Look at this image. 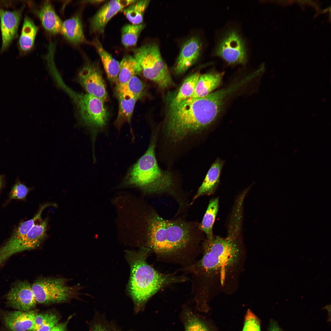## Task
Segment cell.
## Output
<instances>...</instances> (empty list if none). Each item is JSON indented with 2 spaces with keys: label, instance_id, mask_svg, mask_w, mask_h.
Returning <instances> with one entry per match:
<instances>
[{
  "label": "cell",
  "instance_id": "d4e9b609",
  "mask_svg": "<svg viewBox=\"0 0 331 331\" xmlns=\"http://www.w3.org/2000/svg\"><path fill=\"white\" fill-rule=\"evenodd\" d=\"M200 75L199 72H196L185 80L177 93L171 101L169 108L176 107L192 96Z\"/></svg>",
  "mask_w": 331,
  "mask_h": 331
},
{
  "label": "cell",
  "instance_id": "2e32d148",
  "mask_svg": "<svg viewBox=\"0 0 331 331\" xmlns=\"http://www.w3.org/2000/svg\"><path fill=\"white\" fill-rule=\"evenodd\" d=\"M37 314L35 310L28 311L19 310L9 312L3 317L4 324L10 331H27L33 326Z\"/></svg>",
  "mask_w": 331,
  "mask_h": 331
},
{
  "label": "cell",
  "instance_id": "30bf717a",
  "mask_svg": "<svg viewBox=\"0 0 331 331\" xmlns=\"http://www.w3.org/2000/svg\"><path fill=\"white\" fill-rule=\"evenodd\" d=\"M78 81L86 93L105 102L108 99L106 86L99 66L96 63L86 60L79 70Z\"/></svg>",
  "mask_w": 331,
  "mask_h": 331
},
{
  "label": "cell",
  "instance_id": "83f0119b",
  "mask_svg": "<svg viewBox=\"0 0 331 331\" xmlns=\"http://www.w3.org/2000/svg\"><path fill=\"white\" fill-rule=\"evenodd\" d=\"M145 25L127 24L121 30V42L126 48L135 46Z\"/></svg>",
  "mask_w": 331,
  "mask_h": 331
},
{
  "label": "cell",
  "instance_id": "7c38bea8",
  "mask_svg": "<svg viewBox=\"0 0 331 331\" xmlns=\"http://www.w3.org/2000/svg\"><path fill=\"white\" fill-rule=\"evenodd\" d=\"M136 1L111 0L105 3L90 20L91 32L103 33L107 24L114 16Z\"/></svg>",
  "mask_w": 331,
  "mask_h": 331
},
{
  "label": "cell",
  "instance_id": "1f68e13d",
  "mask_svg": "<svg viewBox=\"0 0 331 331\" xmlns=\"http://www.w3.org/2000/svg\"><path fill=\"white\" fill-rule=\"evenodd\" d=\"M32 189L27 187L18 180L13 186L10 195V199L24 200Z\"/></svg>",
  "mask_w": 331,
  "mask_h": 331
},
{
  "label": "cell",
  "instance_id": "ba28073f",
  "mask_svg": "<svg viewBox=\"0 0 331 331\" xmlns=\"http://www.w3.org/2000/svg\"><path fill=\"white\" fill-rule=\"evenodd\" d=\"M63 278H40L31 286L37 302L48 304L66 302L75 297L78 291L75 287L68 286Z\"/></svg>",
  "mask_w": 331,
  "mask_h": 331
},
{
  "label": "cell",
  "instance_id": "5bb4252c",
  "mask_svg": "<svg viewBox=\"0 0 331 331\" xmlns=\"http://www.w3.org/2000/svg\"><path fill=\"white\" fill-rule=\"evenodd\" d=\"M202 46L201 40L196 36L189 38L183 43L173 69L176 74L184 73L197 61L201 55Z\"/></svg>",
  "mask_w": 331,
  "mask_h": 331
},
{
  "label": "cell",
  "instance_id": "d6986e66",
  "mask_svg": "<svg viewBox=\"0 0 331 331\" xmlns=\"http://www.w3.org/2000/svg\"><path fill=\"white\" fill-rule=\"evenodd\" d=\"M224 162L218 158L212 164L201 186L194 197L192 202L198 197L205 195L213 193L219 182L221 170Z\"/></svg>",
  "mask_w": 331,
  "mask_h": 331
},
{
  "label": "cell",
  "instance_id": "d6a6232c",
  "mask_svg": "<svg viewBox=\"0 0 331 331\" xmlns=\"http://www.w3.org/2000/svg\"><path fill=\"white\" fill-rule=\"evenodd\" d=\"M242 331H261L259 321L250 310H248L245 315Z\"/></svg>",
  "mask_w": 331,
  "mask_h": 331
},
{
  "label": "cell",
  "instance_id": "e0dca14e",
  "mask_svg": "<svg viewBox=\"0 0 331 331\" xmlns=\"http://www.w3.org/2000/svg\"><path fill=\"white\" fill-rule=\"evenodd\" d=\"M223 74V72L214 71L200 74L193 94L188 99L200 98L210 94L221 85Z\"/></svg>",
  "mask_w": 331,
  "mask_h": 331
},
{
  "label": "cell",
  "instance_id": "5b68a950",
  "mask_svg": "<svg viewBox=\"0 0 331 331\" xmlns=\"http://www.w3.org/2000/svg\"><path fill=\"white\" fill-rule=\"evenodd\" d=\"M155 137L153 136L145 153L128 170L121 185L138 188L148 193L162 192L173 185L172 174L162 170L155 154Z\"/></svg>",
  "mask_w": 331,
  "mask_h": 331
},
{
  "label": "cell",
  "instance_id": "8fae6325",
  "mask_svg": "<svg viewBox=\"0 0 331 331\" xmlns=\"http://www.w3.org/2000/svg\"><path fill=\"white\" fill-rule=\"evenodd\" d=\"M48 219H41L35 224L24 237L5 244V253L10 257L17 253L34 249L38 247L46 237Z\"/></svg>",
  "mask_w": 331,
  "mask_h": 331
},
{
  "label": "cell",
  "instance_id": "f35d334b",
  "mask_svg": "<svg viewBox=\"0 0 331 331\" xmlns=\"http://www.w3.org/2000/svg\"><path fill=\"white\" fill-rule=\"evenodd\" d=\"M3 183V177L2 176L0 175V191L2 187Z\"/></svg>",
  "mask_w": 331,
  "mask_h": 331
},
{
  "label": "cell",
  "instance_id": "ab89813d",
  "mask_svg": "<svg viewBox=\"0 0 331 331\" xmlns=\"http://www.w3.org/2000/svg\"><path fill=\"white\" fill-rule=\"evenodd\" d=\"M89 2V3H101L102 2L104 1V0H92V1H88Z\"/></svg>",
  "mask_w": 331,
  "mask_h": 331
},
{
  "label": "cell",
  "instance_id": "9c48e42d",
  "mask_svg": "<svg viewBox=\"0 0 331 331\" xmlns=\"http://www.w3.org/2000/svg\"><path fill=\"white\" fill-rule=\"evenodd\" d=\"M215 54L230 64H243L247 60L245 42L235 30H229L224 35L216 48Z\"/></svg>",
  "mask_w": 331,
  "mask_h": 331
},
{
  "label": "cell",
  "instance_id": "f546056e",
  "mask_svg": "<svg viewBox=\"0 0 331 331\" xmlns=\"http://www.w3.org/2000/svg\"><path fill=\"white\" fill-rule=\"evenodd\" d=\"M116 91L117 95L128 94L133 96L139 99L144 93L145 86L141 80L135 75L125 85L116 89Z\"/></svg>",
  "mask_w": 331,
  "mask_h": 331
},
{
  "label": "cell",
  "instance_id": "3957f363",
  "mask_svg": "<svg viewBox=\"0 0 331 331\" xmlns=\"http://www.w3.org/2000/svg\"><path fill=\"white\" fill-rule=\"evenodd\" d=\"M235 90L232 85L169 108L164 124L165 135L177 142L206 129L215 121L228 96Z\"/></svg>",
  "mask_w": 331,
  "mask_h": 331
},
{
  "label": "cell",
  "instance_id": "4316f807",
  "mask_svg": "<svg viewBox=\"0 0 331 331\" xmlns=\"http://www.w3.org/2000/svg\"><path fill=\"white\" fill-rule=\"evenodd\" d=\"M150 2L149 0H136L124 9L121 11L132 24H141L143 21L145 11Z\"/></svg>",
  "mask_w": 331,
  "mask_h": 331
},
{
  "label": "cell",
  "instance_id": "74e56055",
  "mask_svg": "<svg viewBox=\"0 0 331 331\" xmlns=\"http://www.w3.org/2000/svg\"><path fill=\"white\" fill-rule=\"evenodd\" d=\"M269 331H282L277 324L272 322L271 324Z\"/></svg>",
  "mask_w": 331,
  "mask_h": 331
},
{
  "label": "cell",
  "instance_id": "ac0fdd59",
  "mask_svg": "<svg viewBox=\"0 0 331 331\" xmlns=\"http://www.w3.org/2000/svg\"><path fill=\"white\" fill-rule=\"evenodd\" d=\"M35 12L48 32L53 35L61 32L62 23L49 1H45L40 10Z\"/></svg>",
  "mask_w": 331,
  "mask_h": 331
},
{
  "label": "cell",
  "instance_id": "4dcf8cb0",
  "mask_svg": "<svg viewBox=\"0 0 331 331\" xmlns=\"http://www.w3.org/2000/svg\"><path fill=\"white\" fill-rule=\"evenodd\" d=\"M185 314V331H209L207 327L196 315L189 311Z\"/></svg>",
  "mask_w": 331,
  "mask_h": 331
},
{
  "label": "cell",
  "instance_id": "7a4b0ae2",
  "mask_svg": "<svg viewBox=\"0 0 331 331\" xmlns=\"http://www.w3.org/2000/svg\"><path fill=\"white\" fill-rule=\"evenodd\" d=\"M147 232L148 247L159 261L188 266L202 253L199 241L191 233L186 223L165 220L153 214L148 220Z\"/></svg>",
  "mask_w": 331,
  "mask_h": 331
},
{
  "label": "cell",
  "instance_id": "8d00e7d4",
  "mask_svg": "<svg viewBox=\"0 0 331 331\" xmlns=\"http://www.w3.org/2000/svg\"><path fill=\"white\" fill-rule=\"evenodd\" d=\"M14 2L12 1L0 0V9H2V8L10 7Z\"/></svg>",
  "mask_w": 331,
  "mask_h": 331
},
{
  "label": "cell",
  "instance_id": "44dd1931",
  "mask_svg": "<svg viewBox=\"0 0 331 331\" xmlns=\"http://www.w3.org/2000/svg\"><path fill=\"white\" fill-rule=\"evenodd\" d=\"M61 32L68 41L75 45L86 42L83 25L79 15L74 16L62 23Z\"/></svg>",
  "mask_w": 331,
  "mask_h": 331
},
{
  "label": "cell",
  "instance_id": "484cf974",
  "mask_svg": "<svg viewBox=\"0 0 331 331\" xmlns=\"http://www.w3.org/2000/svg\"><path fill=\"white\" fill-rule=\"evenodd\" d=\"M218 209V198L212 199L209 202L202 221L199 225V229L205 233L207 239H211L214 236L212 229Z\"/></svg>",
  "mask_w": 331,
  "mask_h": 331
},
{
  "label": "cell",
  "instance_id": "277c9868",
  "mask_svg": "<svg viewBox=\"0 0 331 331\" xmlns=\"http://www.w3.org/2000/svg\"><path fill=\"white\" fill-rule=\"evenodd\" d=\"M151 253L150 249L146 247L137 251L127 252L131 268L129 291L137 311L161 289L189 280L186 275H179L177 271L165 274L155 269L146 261Z\"/></svg>",
  "mask_w": 331,
  "mask_h": 331
},
{
  "label": "cell",
  "instance_id": "9a60e30c",
  "mask_svg": "<svg viewBox=\"0 0 331 331\" xmlns=\"http://www.w3.org/2000/svg\"><path fill=\"white\" fill-rule=\"evenodd\" d=\"M7 299L11 306L22 311L31 310L37 303L31 286L26 281L18 282L12 287L7 295Z\"/></svg>",
  "mask_w": 331,
  "mask_h": 331
},
{
  "label": "cell",
  "instance_id": "ffe728a7",
  "mask_svg": "<svg viewBox=\"0 0 331 331\" xmlns=\"http://www.w3.org/2000/svg\"><path fill=\"white\" fill-rule=\"evenodd\" d=\"M38 30L32 20L26 16L17 43L20 56L27 54L32 49Z\"/></svg>",
  "mask_w": 331,
  "mask_h": 331
},
{
  "label": "cell",
  "instance_id": "836d02e7",
  "mask_svg": "<svg viewBox=\"0 0 331 331\" xmlns=\"http://www.w3.org/2000/svg\"><path fill=\"white\" fill-rule=\"evenodd\" d=\"M58 319L56 316L44 324L34 331L29 330L27 331H48L58 323Z\"/></svg>",
  "mask_w": 331,
  "mask_h": 331
},
{
  "label": "cell",
  "instance_id": "cb8c5ba5",
  "mask_svg": "<svg viewBox=\"0 0 331 331\" xmlns=\"http://www.w3.org/2000/svg\"><path fill=\"white\" fill-rule=\"evenodd\" d=\"M140 73L139 65L133 56L127 55L120 63L119 73L116 83V89L122 87L133 76Z\"/></svg>",
  "mask_w": 331,
  "mask_h": 331
},
{
  "label": "cell",
  "instance_id": "603a6c76",
  "mask_svg": "<svg viewBox=\"0 0 331 331\" xmlns=\"http://www.w3.org/2000/svg\"><path fill=\"white\" fill-rule=\"evenodd\" d=\"M117 96L119 101V110L115 125L119 130L124 123H130L135 105L138 99L128 94Z\"/></svg>",
  "mask_w": 331,
  "mask_h": 331
},
{
  "label": "cell",
  "instance_id": "e575fe53",
  "mask_svg": "<svg viewBox=\"0 0 331 331\" xmlns=\"http://www.w3.org/2000/svg\"><path fill=\"white\" fill-rule=\"evenodd\" d=\"M69 319L66 321L57 323L48 331H67V327Z\"/></svg>",
  "mask_w": 331,
  "mask_h": 331
},
{
  "label": "cell",
  "instance_id": "7402d4cb",
  "mask_svg": "<svg viewBox=\"0 0 331 331\" xmlns=\"http://www.w3.org/2000/svg\"><path fill=\"white\" fill-rule=\"evenodd\" d=\"M93 44L101 58L108 78L116 83L119 73L120 63L105 50L97 37L94 39Z\"/></svg>",
  "mask_w": 331,
  "mask_h": 331
},
{
  "label": "cell",
  "instance_id": "d590c367",
  "mask_svg": "<svg viewBox=\"0 0 331 331\" xmlns=\"http://www.w3.org/2000/svg\"><path fill=\"white\" fill-rule=\"evenodd\" d=\"M90 331H116L111 330L102 324H95L92 327Z\"/></svg>",
  "mask_w": 331,
  "mask_h": 331
},
{
  "label": "cell",
  "instance_id": "f1b7e54d",
  "mask_svg": "<svg viewBox=\"0 0 331 331\" xmlns=\"http://www.w3.org/2000/svg\"><path fill=\"white\" fill-rule=\"evenodd\" d=\"M50 206L49 203L43 204L40 207L37 213L32 219L21 223L15 229L7 242H14L25 236L35 224L36 221H39L41 219V215L44 209Z\"/></svg>",
  "mask_w": 331,
  "mask_h": 331
},
{
  "label": "cell",
  "instance_id": "4fadbf2b",
  "mask_svg": "<svg viewBox=\"0 0 331 331\" xmlns=\"http://www.w3.org/2000/svg\"><path fill=\"white\" fill-rule=\"evenodd\" d=\"M25 7L13 11L0 9V28L2 37L1 53L7 50L13 41L18 37V30Z\"/></svg>",
  "mask_w": 331,
  "mask_h": 331
},
{
  "label": "cell",
  "instance_id": "52a82bcc",
  "mask_svg": "<svg viewBox=\"0 0 331 331\" xmlns=\"http://www.w3.org/2000/svg\"><path fill=\"white\" fill-rule=\"evenodd\" d=\"M133 57L139 64L140 73L161 88L173 84L169 71L163 59L158 45L154 43L143 44L133 50Z\"/></svg>",
  "mask_w": 331,
  "mask_h": 331
},
{
  "label": "cell",
  "instance_id": "8992f818",
  "mask_svg": "<svg viewBox=\"0 0 331 331\" xmlns=\"http://www.w3.org/2000/svg\"><path fill=\"white\" fill-rule=\"evenodd\" d=\"M76 106L81 124L90 131L93 146L97 134L106 126L108 114L102 99L86 93L75 92L71 89L68 92Z\"/></svg>",
  "mask_w": 331,
  "mask_h": 331
},
{
  "label": "cell",
  "instance_id": "6da1fadb",
  "mask_svg": "<svg viewBox=\"0 0 331 331\" xmlns=\"http://www.w3.org/2000/svg\"><path fill=\"white\" fill-rule=\"evenodd\" d=\"M226 237L214 235L202 244V256L180 270L190 275L191 292L199 303L219 293L231 295L238 290L245 268L247 253L241 235L242 222L230 220Z\"/></svg>",
  "mask_w": 331,
  "mask_h": 331
}]
</instances>
